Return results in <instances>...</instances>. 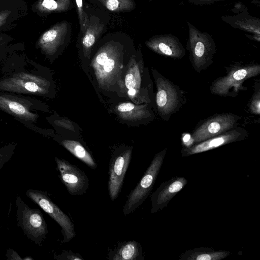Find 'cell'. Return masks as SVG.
Masks as SVG:
<instances>
[{"instance_id":"obj_31","label":"cell","mask_w":260,"mask_h":260,"mask_svg":"<svg viewBox=\"0 0 260 260\" xmlns=\"http://www.w3.org/2000/svg\"><path fill=\"white\" fill-rule=\"evenodd\" d=\"M68 121H65V120H56L54 123L57 125L71 129L72 128H73V125L72 123L68 124Z\"/></svg>"},{"instance_id":"obj_8","label":"cell","mask_w":260,"mask_h":260,"mask_svg":"<svg viewBox=\"0 0 260 260\" xmlns=\"http://www.w3.org/2000/svg\"><path fill=\"white\" fill-rule=\"evenodd\" d=\"M167 149L158 152L135 188L131 191L122 212L127 215L135 211L150 194L163 164Z\"/></svg>"},{"instance_id":"obj_30","label":"cell","mask_w":260,"mask_h":260,"mask_svg":"<svg viewBox=\"0 0 260 260\" xmlns=\"http://www.w3.org/2000/svg\"><path fill=\"white\" fill-rule=\"evenodd\" d=\"M6 255L7 259H23L15 251L10 248L7 249Z\"/></svg>"},{"instance_id":"obj_29","label":"cell","mask_w":260,"mask_h":260,"mask_svg":"<svg viewBox=\"0 0 260 260\" xmlns=\"http://www.w3.org/2000/svg\"><path fill=\"white\" fill-rule=\"evenodd\" d=\"M54 257L57 260H84L78 253H74L71 250L62 251L60 254H54Z\"/></svg>"},{"instance_id":"obj_33","label":"cell","mask_w":260,"mask_h":260,"mask_svg":"<svg viewBox=\"0 0 260 260\" xmlns=\"http://www.w3.org/2000/svg\"><path fill=\"white\" fill-rule=\"evenodd\" d=\"M206 1H207V0H206ZM208 1H212V0H208ZM213 1H215V0H213Z\"/></svg>"},{"instance_id":"obj_13","label":"cell","mask_w":260,"mask_h":260,"mask_svg":"<svg viewBox=\"0 0 260 260\" xmlns=\"http://www.w3.org/2000/svg\"><path fill=\"white\" fill-rule=\"evenodd\" d=\"M132 155V148L122 147L112 155L109 168L108 189L110 198L114 201L118 197Z\"/></svg>"},{"instance_id":"obj_26","label":"cell","mask_w":260,"mask_h":260,"mask_svg":"<svg viewBox=\"0 0 260 260\" xmlns=\"http://www.w3.org/2000/svg\"><path fill=\"white\" fill-rule=\"evenodd\" d=\"M17 145L16 142H13L0 148V170L12 158Z\"/></svg>"},{"instance_id":"obj_27","label":"cell","mask_w":260,"mask_h":260,"mask_svg":"<svg viewBox=\"0 0 260 260\" xmlns=\"http://www.w3.org/2000/svg\"><path fill=\"white\" fill-rule=\"evenodd\" d=\"M255 84L254 92L248 104V109L251 113L255 115L260 114L259 81Z\"/></svg>"},{"instance_id":"obj_9","label":"cell","mask_w":260,"mask_h":260,"mask_svg":"<svg viewBox=\"0 0 260 260\" xmlns=\"http://www.w3.org/2000/svg\"><path fill=\"white\" fill-rule=\"evenodd\" d=\"M72 30V25L68 21L58 22L41 35L36 43V48L53 61L70 43Z\"/></svg>"},{"instance_id":"obj_18","label":"cell","mask_w":260,"mask_h":260,"mask_svg":"<svg viewBox=\"0 0 260 260\" xmlns=\"http://www.w3.org/2000/svg\"><path fill=\"white\" fill-rule=\"evenodd\" d=\"M142 60L137 61L136 52L130 58L128 63V68L124 77V85L127 90L133 89L136 90L146 104H150L152 91L143 88L142 75L141 71Z\"/></svg>"},{"instance_id":"obj_23","label":"cell","mask_w":260,"mask_h":260,"mask_svg":"<svg viewBox=\"0 0 260 260\" xmlns=\"http://www.w3.org/2000/svg\"><path fill=\"white\" fill-rule=\"evenodd\" d=\"M92 6L113 13L130 12L136 7L134 0H89Z\"/></svg>"},{"instance_id":"obj_21","label":"cell","mask_w":260,"mask_h":260,"mask_svg":"<svg viewBox=\"0 0 260 260\" xmlns=\"http://www.w3.org/2000/svg\"><path fill=\"white\" fill-rule=\"evenodd\" d=\"M225 250L215 251L206 247L195 248L182 253L179 257L182 260H221L230 254Z\"/></svg>"},{"instance_id":"obj_25","label":"cell","mask_w":260,"mask_h":260,"mask_svg":"<svg viewBox=\"0 0 260 260\" xmlns=\"http://www.w3.org/2000/svg\"><path fill=\"white\" fill-rule=\"evenodd\" d=\"M17 12L11 7L2 4L0 8V29L5 28L17 19L19 16Z\"/></svg>"},{"instance_id":"obj_7","label":"cell","mask_w":260,"mask_h":260,"mask_svg":"<svg viewBox=\"0 0 260 260\" xmlns=\"http://www.w3.org/2000/svg\"><path fill=\"white\" fill-rule=\"evenodd\" d=\"M15 204L18 225L29 239L41 246L48 232L43 214L38 209L30 208L19 195L16 197Z\"/></svg>"},{"instance_id":"obj_1","label":"cell","mask_w":260,"mask_h":260,"mask_svg":"<svg viewBox=\"0 0 260 260\" xmlns=\"http://www.w3.org/2000/svg\"><path fill=\"white\" fill-rule=\"evenodd\" d=\"M92 65L98 80H108L122 65L123 61L136 52L132 38L122 31L103 36L96 46Z\"/></svg>"},{"instance_id":"obj_22","label":"cell","mask_w":260,"mask_h":260,"mask_svg":"<svg viewBox=\"0 0 260 260\" xmlns=\"http://www.w3.org/2000/svg\"><path fill=\"white\" fill-rule=\"evenodd\" d=\"M74 7L72 0H38L35 11L41 15L68 12Z\"/></svg>"},{"instance_id":"obj_10","label":"cell","mask_w":260,"mask_h":260,"mask_svg":"<svg viewBox=\"0 0 260 260\" xmlns=\"http://www.w3.org/2000/svg\"><path fill=\"white\" fill-rule=\"evenodd\" d=\"M189 27V59L194 70L200 73L212 63L216 46L208 35L199 31L190 24Z\"/></svg>"},{"instance_id":"obj_12","label":"cell","mask_w":260,"mask_h":260,"mask_svg":"<svg viewBox=\"0 0 260 260\" xmlns=\"http://www.w3.org/2000/svg\"><path fill=\"white\" fill-rule=\"evenodd\" d=\"M26 195L59 225L63 236L61 243L69 242L75 237L74 224L71 219L52 201L46 191L29 189Z\"/></svg>"},{"instance_id":"obj_16","label":"cell","mask_w":260,"mask_h":260,"mask_svg":"<svg viewBox=\"0 0 260 260\" xmlns=\"http://www.w3.org/2000/svg\"><path fill=\"white\" fill-rule=\"evenodd\" d=\"M187 183V179L180 176L173 177L162 183L151 196V213H155L167 207Z\"/></svg>"},{"instance_id":"obj_14","label":"cell","mask_w":260,"mask_h":260,"mask_svg":"<svg viewBox=\"0 0 260 260\" xmlns=\"http://www.w3.org/2000/svg\"><path fill=\"white\" fill-rule=\"evenodd\" d=\"M59 177L68 192L72 196L82 195L89 186V179L86 174L76 166L55 157Z\"/></svg>"},{"instance_id":"obj_32","label":"cell","mask_w":260,"mask_h":260,"mask_svg":"<svg viewBox=\"0 0 260 260\" xmlns=\"http://www.w3.org/2000/svg\"><path fill=\"white\" fill-rule=\"evenodd\" d=\"M4 0H0V3L3 2Z\"/></svg>"},{"instance_id":"obj_4","label":"cell","mask_w":260,"mask_h":260,"mask_svg":"<svg viewBox=\"0 0 260 260\" xmlns=\"http://www.w3.org/2000/svg\"><path fill=\"white\" fill-rule=\"evenodd\" d=\"M224 76L215 79L210 87L211 93L221 96L235 97L239 92L247 90L244 82L260 73V65L257 63L241 64L240 63L226 67Z\"/></svg>"},{"instance_id":"obj_17","label":"cell","mask_w":260,"mask_h":260,"mask_svg":"<svg viewBox=\"0 0 260 260\" xmlns=\"http://www.w3.org/2000/svg\"><path fill=\"white\" fill-rule=\"evenodd\" d=\"M145 43L157 54L174 59H181L185 54V50L179 40L170 35L153 36Z\"/></svg>"},{"instance_id":"obj_5","label":"cell","mask_w":260,"mask_h":260,"mask_svg":"<svg viewBox=\"0 0 260 260\" xmlns=\"http://www.w3.org/2000/svg\"><path fill=\"white\" fill-rule=\"evenodd\" d=\"M151 72L156 88V110L162 120L168 121L186 103V98L182 90L157 70L152 68Z\"/></svg>"},{"instance_id":"obj_19","label":"cell","mask_w":260,"mask_h":260,"mask_svg":"<svg viewBox=\"0 0 260 260\" xmlns=\"http://www.w3.org/2000/svg\"><path fill=\"white\" fill-rule=\"evenodd\" d=\"M116 112L123 120L145 122L153 120L155 115L148 104L135 105L132 103H121L116 107Z\"/></svg>"},{"instance_id":"obj_2","label":"cell","mask_w":260,"mask_h":260,"mask_svg":"<svg viewBox=\"0 0 260 260\" xmlns=\"http://www.w3.org/2000/svg\"><path fill=\"white\" fill-rule=\"evenodd\" d=\"M19 69L9 68L8 71L0 78V91L49 96L52 84L40 71H21Z\"/></svg>"},{"instance_id":"obj_20","label":"cell","mask_w":260,"mask_h":260,"mask_svg":"<svg viewBox=\"0 0 260 260\" xmlns=\"http://www.w3.org/2000/svg\"><path fill=\"white\" fill-rule=\"evenodd\" d=\"M109 260H143L142 248L135 240L120 242L108 253Z\"/></svg>"},{"instance_id":"obj_24","label":"cell","mask_w":260,"mask_h":260,"mask_svg":"<svg viewBox=\"0 0 260 260\" xmlns=\"http://www.w3.org/2000/svg\"><path fill=\"white\" fill-rule=\"evenodd\" d=\"M66 149L92 169L97 167L96 162L88 150L79 142L63 140L60 142Z\"/></svg>"},{"instance_id":"obj_15","label":"cell","mask_w":260,"mask_h":260,"mask_svg":"<svg viewBox=\"0 0 260 260\" xmlns=\"http://www.w3.org/2000/svg\"><path fill=\"white\" fill-rule=\"evenodd\" d=\"M247 131L240 126L228 131L191 146L183 147L181 152L182 156H188L214 149L229 143L241 141L248 136Z\"/></svg>"},{"instance_id":"obj_28","label":"cell","mask_w":260,"mask_h":260,"mask_svg":"<svg viewBox=\"0 0 260 260\" xmlns=\"http://www.w3.org/2000/svg\"><path fill=\"white\" fill-rule=\"evenodd\" d=\"M74 1L79 24V32H82L85 29L86 22L87 13L85 10V6L83 0H74Z\"/></svg>"},{"instance_id":"obj_11","label":"cell","mask_w":260,"mask_h":260,"mask_svg":"<svg viewBox=\"0 0 260 260\" xmlns=\"http://www.w3.org/2000/svg\"><path fill=\"white\" fill-rule=\"evenodd\" d=\"M241 118L242 116L229 112L216 114L205 119L197 125L190 135L188 147L236 127Z\"/></svg>"},{"instance_id":"obj_6","label":"cell","mask_w":260,"mask_h":260,"mask_svg":"<svg viewBox=\"0 0 260 260\" xmlns=\"http://www.w3.org/2000/svg\"><path fill=\"white\" fill-rule=\"evenodd\" d=\"M85 27L79 32V49L82 56L89 58L95 45L108 29L110 17L107 12L94 6H85Z\"/></svg>"},{"instance_id":"obj_3","label":"cell","mask_w":260,"mask_h":260,"mask_svg":"<svg viewBox=\"0 0 260 260\" xmlns=\"http://www.w3.org/2000/svg\"><path fill=\"white\" fill-rule=\"evenodd\" d=\"M44 108L43 103L30 96L0 91V111L34 131L39 132L35 125L40 116L37 112Z\"/></svg>"}]
</instances>
